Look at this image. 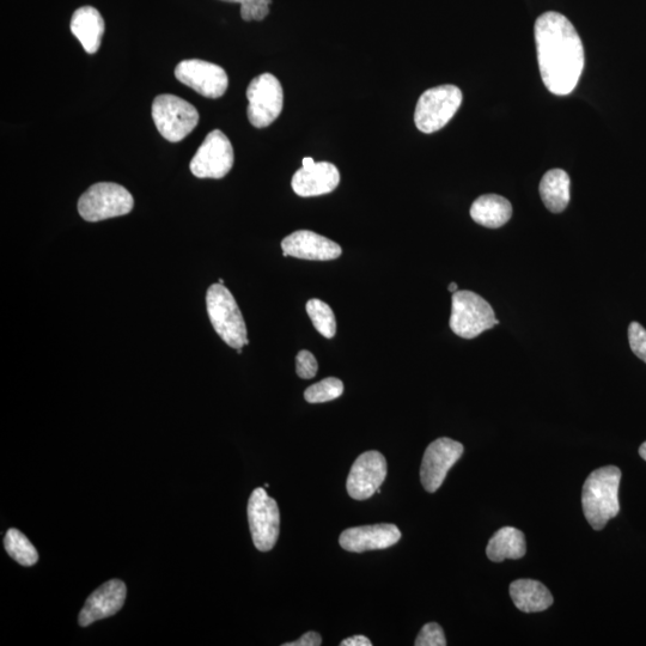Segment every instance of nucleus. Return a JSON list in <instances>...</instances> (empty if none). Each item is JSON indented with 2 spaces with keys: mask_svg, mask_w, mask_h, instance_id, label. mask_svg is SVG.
<instances>
[{
  "mask_svg": "<svg viewBox=\"0 0 646 646\" xmlns=\"http://www.w3.org/2000/svg\"><path fill=\"white\" fill-rule=\"evenodd\" d=\"M536 50L542 81L552 94L572 93L584 69V47L574 24L559 12L548 11L535 22Z\"/></svg>",
  "mask_w": 646,
  "mask_h": 646,
  "instance_id": "nucleus-1",
  "label": "nucleus"
},
{
  "mask_svg": "<svg viewBox=\"0 0 646 646\" xmlns=\"http://www.w3.org/2000/svg\"><path fill=\"white\" fill-rule=\"evenodd\" d=\"M621 471L607 466L596 469L585 480L582 505L585 518L595 530H602L619 514V486Z\"/></svg>",
  "mask_w": 646,
  "mask_h": 646,
  "instance_id": "nucleus-2",
  "label": "nucleus"
},
{
  "mask_svg": "<svg viewBox=\"0 0 646 646\" xmlns=\"http://www.w3.org/2000/svg\"><path fill=\"white\" fill-rule=\"evenodd\" d=\"M206 307L213 328L225 344L236 350L249 344L245 319L223 284H213L207 290Z\"/></svg>",
  "mask_w": 646,
  "mask_h": 646,
  "instance_id": "nucleus-3",
  "label": "nucleus"
},
{
  "mask_svg": "<svg viewBox=\"0 0 646 646\" xmlns=\"http://www.w3.org/2000/svg\"><path fill=\"white\" fill-rule=\"evenodd\" d=\"M452 302L450 328L463 339L477 338L499 323L491 304L475 292L456 291Z\"/></svg>",
  "mask_w": 646,
  "mask_h": 646,
  "instance_id": "nucleus-4",
  "label": "nucleus"
},
{
  "mask_svg": "<svg viewBox=\"0 0 646 646\" xmlns=\"http://www.w3.org/2000/svg\"><path fill=\"white\" fill-rule=\"evenodd\" d=\"M462 91L456 85L447 84L426 90L419 97L414 123L423 133H435L443 129L459 111Z\"/></svg>",
  "mask_w": 646,
  "mask_h": 646,
  "instance_id": "nucleus-5",
  "label": "nucleus"
},
{
  "mask_svg": "<svg viewBox=\"0 0 646 646\" xmlns=\"http://www.w3.org/2000/svg\"><path fill=\"white\" fill-rule=\"evenodd\" d=\"M134 206L132 194L113 182L91 186L78 201L79 215L87 222H101L125 216Z\"/></svg>",
  "mask_w": 646,
  "mask_h": 646,
  "instance_id": "nucleus-6",
  "label": "nucleus"
},
{
  "mask_svg": "<svg viewBox=\"0 0 646 646\" xmlns=\"http://www.w3.org/2000/svg\"><path fill=\"white\" fill-rule=\"evenodd\" d=\"M151 113L158 132L172 143L181 142L199 124L197 108L175 95L157 96Z\"/></svg>",
  "mask_w": 646,
  "mask_h": 646,
  "instance_id": "nucleus-7",
  "label": "nucleus"
},
{
  "mask_svg": "<svg viewBox=\"0 0 646 646\" xmlns=\"http://www.w3.org/2000/svg\"><path fill=\"white\" fill-rule=\"evenodd\" d=\"M249 123L257 129H265L276 121L283 111L284 91L282 84L271 73H262L254 78L247 89Z\"/></svg>",
  "mask_w": 646,
  "mask_h": 646,
  "instance_id": "nucleus-8",
  "label": "nucleus"
},
{
  "mask_svg": "<svg viewBox=\"0 0 646 646\" xmlns=\"http://www.w3.org/2000/svg\"><path fill=\"white\" fill-rule=\"evenodd\" d=\"M234 161L229 138L222 131L213 130L192 158L190 169L199 179H223L233 168Z\"/></svg>",
  "mask_w": 646,
  "mask_h": 646,
  "instance_id": "nucleus-9",
  "label": "nucleus"
},
{
  "mask_svg": "<svg viewBox=\"0 0 646 646\" xmlns=\"http://www.w3.org/2000/svg\"><path fill=\"white\" fill-rule=\"evenodd\" d=\"M248 522L254 546L261 552L271 551L279 536L280 514L277 502L261 487L249 498Z\"/></svg>",
  "mask_w": 646,
  "mask_h": 646,
  "instance_id": "nucleus-10",
  "label": "nucleus"
},
{
  "mask_svg": "<svg viewBox=\"0 0 646 646\" xmlns=\"http://www.w3.org/2000/svg\"><path fill=\"white\" fill-rule=\"evenodd\" d=\"M463 450L461 443L446 437L438 438L426 448L420 467V480L426 491L434 493L440 489Z\"/></svg>",
  "mask_w": 646,
  "mask_h": 646,
  "instance_id": "nucleus-11",
  "label": "nucleus"
},
{
  "mask_svg": "<svg viewBox=\"0 0 646 646\" xmlns=\"http://www.w3.org/2000/svg\"><path fill=\"white\" fill-rule=\"evenodd\" d=\"M175 77L207 99H219L228 89L229 78L223 67L204 60H184L175 69Z\"/></svg>",
  "mask_w": 646,
  "mask_h": 646,
  "instance_id": "nucleus-12",
  "label": "nucleus"
},
{
  "mask_svg": "<svg viewBox=\"0 0 646 646\" xmlns=\"http://www.w3.org/2000/svg\"><path fill=\"white\" fill-rule=\"evenodd\" d=\"M387 461L385 456L375 450L358 457L353 463L346 489L351 498L365 501L375 495L387 478Z\"/></svg>",
  "mask_w": 646,
  "mask_h": 646,
  "instance_id": "nucleus-13",
  "label": "nucleus"
},
{
  "mask_svg": "<svg viewBox=\"0 0 646 646\" xmlns=\"http://www.w3.org/2000/svg\"><path fill=\"white\" fill-rule=\"evenodd\" d=\"M303 167L292 176V190L303 198L319 197L332 193L340 184V173L334 164L316 163L312 157H304Z\"/></svg>",
  "mask_w": 646,
  "mask_h": 646,
  "instance_id": "nucleus-14",
  "label": "nucleus"
},
{
  "mask_svg": "<svg viewBox=\"0 0 646 646\" xmlns=\"http://www.w3.org/2000/svg\"><path fill=\"white\" fill-rule=\"evenodd\" d=\"M401 539V532L395 524H374L346 529L341 533L339 544L344 550L363 553L375 550H386Z\"/></svg>",
  "mask_w": 646,
  "mask_h": 646,
  "instance_id": "nucleus-15",
  "label": "nucleus"
},
{
  "mask_svg": "<svg viewBox=\"0 0 646 646\" xmlns=\"http://www.w3.org/2000/svg\"><path fill=\"white\" fill-rule=\"evenodd\" d=\"M284 258L329 261L341 257L343 249L327 237L309 230H298L282 242Z\"/></svg>",
  "mask_w": 646,
  "mask_h": 646,
  "instance_id": "nucleus-16",
  "label": "nucleus"
},
{
  "mask_svg": "<svg viewBox=\"0 0 646 646\" xmlns=\"http://www.w3.org/2000/svg\"><path fill=\"white\" fill-rule=\"evenodd\" d=\"M126 594L127 589L124 582L112 580L102 584L85 602L81 613H79V625L87 627L97 620L117 614L124 606Z\"/></svg>",
  "mask_w": 646,
  "mask_h": 646,
  "instance_id": "nucleus-17",
  "label": "nucleus"
},
{
  "mask_svg": "<svg viewBox=\"0 0 646 646\" xmlns=\"http://www.w3.org/2000/svg\"><path fill=\"white\" fill-rule=\"evenodd\" d=\"M70 27L85 52L94 54L99 51L105 33V21L93 6H83L76 10L72 15Z\"/></svg>",
  "mask_w": 646,
  "mask_h": 646,
  "instance_id": "nucleus-18",
  "label": "nucleus"
},
{
  "mask_svg": "<svg viewBox=\"0 0 646 646\" xmlns=\"http://www.w3.org/2000/svg\"><path fill=\"white\" fill-rule=\"evenodd\" d=\"M511 216H513V206L502 195H481L471 207L473 221L485 228H501L510 221Z\"/></svg>",
  "mask_w": 646,
  "mask_h": 646,
  "instance_id": "nucleus-19",
  "label": "nucleus"
},
{
  "mask_svg": "<svg viewBox=\"0 0 646 646\" xmlns=\"http://www.w3.org/2000/svg\"><path fill=\"white\" fill-rule=\"evenodd\" d=\"M515 606L524 613L544 612L553 603V596L544 584L534 580H518L510 585Z\"/></svg>",
  "mask_w": 646,
  "mask_h": 646,
  "instance_id": "nucleus-20",
  "label": "nucleus"
},
{
  "mask_svg": "<svg viewBox=\"0 0 646 646\" xmlns=\"http://www.w3.org/2000/svg\"><path fill=\"white\" fill-rule=\"evenodd\" d=\"M526 552V538L521 530L514 527L499 529L486 547L487 557L495 563H502L505 559H520Z\"/></svg>",
  "mask_w": 646,
  "mask_h": 646,
  "instance_id": "nucleus-21",
  "label": "nucleus"
},
{
  "mask_svg": "<svg viewBox=\"0 0 646 646\" xmlns=\"http://www.w3.org/2000/svg\"><path fill=\"white\" fill-rule=\"evenodd\" d=\"M542 203L553 213L563 212L570 203V176L563 169H552L540 182Z\"/></svg>",
  "mask_w": 646,
  "mask_h": 646,
  "instance_id": "nucleus-22",
  "label": "nucleus"
},
{
  "mask_svg": "<svg viewBox=\"0 0 646 646\" xmlns=\"http://www.w3.org/2000/svg\"><path fill=\"white\" fill-rule=\"evenodd\" d=\"M4 546L9 556L15 559L18 564L33 566L38 563V551H36L32 542L20 530L15 528L9 529L5 534Z\"/></svg>",
  "mask_w": 646,
  "mask_h": 646,
  "instance_id": "nucleus-23",
  "label": "nucleus"
},
{
  "mask_svg": "<svg viewBox=\"0 0 646 646\" xmlns=\"http://www.w3.org/2000/svg\"><path fill=\"white\" fill-rule=\"evenodd\" d=\"M307 313L313 325L322 337L332 339L337 333V320L331 307L320 300H310L307 303Z\"/></svg>",
  "mask_w": 646,
  "mask_h": 646,
  "instance_id": "nucleus-24",
  "label": "nucleus"
},
{
  "mask_svg": "<svg viewBox=\"0 0 646 646\" xmlns=\"http://www.w3.org/2000/svg\"><path fill=\"white\" fill-rule=\"evenodd\" d=\"M343 393L344 383L339 379H335V377H328V379L310 386L306 390V393H304V399H306L309 404H322V402H328L340 398Z\"/></svg>",
  "mask_w": 646,
  "mask_h": 646,
  "instance_id": "nucleus-25",
  "label": "nucleus"
},
{
  "mask_svg": "<svg viewBox=\"0 0 646 646\" xmlns=\"http://www.w3.org/2000/svg\"><path fill=\"white\" fill-rule=\"evenodd\" d=\"M227 3L241 4L242 20L262 21L270 14L272 0H222Z\"/></svg>",
  "mask_w": 646,
  "mask_h": 646,
  "instance_id": "nucleus-26",
  "label": "nucleus"
},
{
  "mask_svg": "<svg viewBox=\"0 0 646 646\" xmlns=\"http://www.w3.org/2000/svg\"><path fill=\"white\" fill-rule=\"evenodd\" d=\"M416 646H446L447 639L443 629L436 623L424 625L416 639Z\"/></svg>",
  "mask_w": 646,
  "mask_h": 646,
  "instance_id": "nucleus-27",
  "label": "nucleus"
},
{
  "mask_svg": "<svg viewBox=\"0 0 646 646\" xmlns=\"http://www.w3.org/2000/svg\"><path fill=\"white\" fill-rule=\"evenodd\" d=\"M318 361H316L315 356L312 352L303 350L298 352L296 357V371L297 375L303 380L314 379L316 374H318Z\"/></svg>",
  "mask_w": 646,
  "mask_h": 646,
  "instance_id": "nucleus-28",
  "label": "nucleus"
},
{
  "mask_svg": "<svg viewBox=\"0 0 646 646\" xmlns=\"http://www.w3.org/2000/svg\"><path fill=\"white\" fill-rule=\"evenodd\" d=\"M629 341L633 353L646 363V329L638 322L629 327Z\"/></svg>",
  "mask_w": 646,
  "mask_h": 646,
  "instance_id": "nucleus-29",
  "label": "nucleus"
},
{
  "mask_svg": "<svg viewBox=\"0 0 646 646\" xmlns=\"http://www.w3.org/2000/svg\"><path fill=\"white\" fill-rule=\"evenodd\" d=\"M322 644V638L318 632H307L306 635L302 636L300 639L292 643L283 644L284 646H320Z\"/></svg>",
  "mask_w": 646,
  "mask_h": 646,
  "instance_id": "nucleus-30",
  "label": "nucleus"
},
{
  "mask_svg": "<svg viewBox=\"0 0 646 646\" xmlns=\"http://www.w3.org/2000/svg\"><path fill=\"white\" fill-rule=\"evenodd\" d=\"M341 646H373L370 639L365 636H355L351 638L344 639L340 643Z\"/></svg>",
  "mask_w": 646,
  "mask_h": 646,
  "instance_id": "nucleus-31",
  "label": "nucleus"
},
{
  "mask_svg": "<svg viewBox=\"0 0 646 646\" xmlns=\"http://www.w3.org/2000/svg\"><path fill=\"white\" fill-rule=\"evenodd\" d=\"M639 455H641L643 460L646 461V442L642 444L641 448H639Z\"/></svg>",
  "mask_w": 646,
  "mask_h": 646,
  "instance_id": "nucleus-32",
  "label": "nucleus"
},
{
  "mask_svg": "<svg viewBox=\"0 0 646 646\" xmlns=\"http://www.w3.org/2000/svg\"><path fill=\"white\" fill-rule=\"evenodd\" d=\"M457 289H459V288H457V284H456V283H452V284H450V285L448 286V290H449L450 292H452V294H455V292H456V291H459V290H457Z\"/></svg>",
  "mask_w": 646,
  "mask_h": 646,
  "instance_id": "nucleus-33",
  "label": "nucleus"
},
{
  "mask_svg": "<svg viewBox=\"0 0 646 646\" xmlns=\"http://www.w3.org/2000/svg\"><path fill=\"white\" fill-rule=\"evenodd\" d=\"M218 283H219V284H224V280H223V279H219V280H218Z\"/></svg>",
  "mask_w": 646,
  "mask_h": 646,
  "instance_id": "nucleus-34",
  "label": "nucleus"
}]
</instances>
